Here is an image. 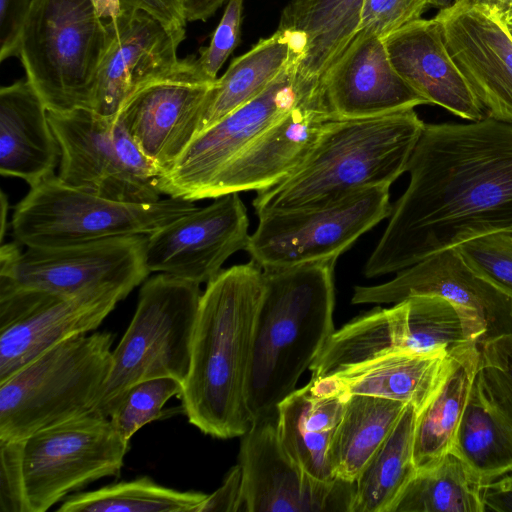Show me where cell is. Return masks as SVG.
<instances>
[{"mask_svg": "<svg viewBox=\"0 0 512 512\" xmlns=\"http://www.w3.org/2000/svg\"><path fill=\"white\" fill-rule=\"evenodd\" d=\"M147 235H128L58 246L27 247L0 281L71 296L103 287L131 292L144 282Z\"/></svg>", "mask_w": 512, "mask_h": 512, "instance_id": "cell-15", "label": "cell"}, {"mask_svg": "<svg viewBox=\"0 0 512 512\" xmlns=\"http://www.w3.org/2000/svg\"><path fill=\"white\" fill-rule=\"evenodd\" d=\"M417 413L407 404L392 432L356 478L350 512H392L417 473L413 457Z\"/></svg>", "mask_w": 512, "mask_h": 512, "instance_id": "cell-32", "label": "cell"}, {"mask_svg": "<svg viewBox=\"0 0 512 512\" xmlns=\"http://www.w3.org/2000/svg\"><path fill=\"white\" fill-rule=\"evenodd\" d=\"M486 116L512 124V36L494 9L455 0L434 17Z\"/></svg>", "mask_w": 512, "mask_h": 512, "instance_id": "cell-18", "label": "cell"}, {"mask_svg": "<svg viewBox=\"0 0 512 512\" xmlns=\"http://www.w3.org/2000/svg\"><path fill=\"white\" fill-rule=\"evenodd\" d=\"M201 295L200 284L165 273L144 282L92 413L109 418L141 381L170 377L184 383Z\"/></svg>", "mask_w": 512, "mask_h": 512, "instance_id": "cell-7", "label": "cell"}, {"mask_svg": "<svg viewBox=\"0 0 512 512\" xmlns=\"http://www.w3.org/2000/svg\"><path fill=\"white\" fill-rule=\"evenodd\" d=\"M226 0H179L186 22L206 21Z\"/></svg>", "mask_w": 512, "mask_h": 512, "instance_id": "cell-47", "label": "cell"}, {"mask_svg": "<svg viewBox=\"0 0 512 512\" xmlns=\"http://www.w3.org/2000/svg\"><path fill=\"white\" fill-rule=\"evenodd\" d=\"M409 183L369 256L367 278L397 273L437 252L512 232V124L491 117L424 124Z\"/></svg>", "mask_w": 512, "mask_h": 512, "instance_id": "cell-1", "label": "cell"}, {"mask_svg": "<svg viewBox=\"0 0 512 512\" xmlns=\"http://www.w3.org/2000/svg\"><path fill=\"white\" fill-rule=\"evenodd\" d=\"M298 58L293 34L278 28L233 59L208 93L198 133L257 97L286 69L297 65Z\"/></svg>", "mask_w": 512, "mask_h": 512, "instance_id": "cell-29", "label": "cell"}, {"mask_svg": "<svg viewBox=\"0 0 512 512\" xmlns=\"http://www.w3.org/2000/svg\"><path fill=\"white\" fill-rule=\"evenodd\" d=\"M428 6H433L439 10L448 8L453 2L452 0H427Z\"/></svg>", "mask_w": 512, "mask_h": 512, "instance_id": "cell-51", "label": "cell"}, {"mask_svg": "<svg viewBox=\"0 0 512 512\" xmlns=\"http://www.w3.org/2000/svg\"><path fill=\"white\" fill-rule=\"evenodd\" d=\"M427 7V0H364L359 30L383 38L421 18Z\"/></svg>", "mask_w": 512, "mask_h": 512, "instance_id": "cell-41", "label": "cell"}, {"mask_svg": "<svg viewBox=\"0 0 512 512\" xmlns=\"http://www.w3.org/2000/svg\"><path fill=\"white\" fill-rule=\"evenodd\" d=\"M438 295L462 307L489 330L510 331L512 296L477 273L457 247L446 249L373 286H356L353 304H395L417 295Z\"/></svg>", "mask_w": 512, "mask_h": 512, "instance_id": "cell-20", "label": "cell"}, {"mask_svg": "<svg viewBox=\"0 0 512 512\" xmlns=\"http://www.w3.org/2000/svg\"><path fill=\"white\" fill-rule=\"evenodd\" d=\"M0 512H29L23 472V440L0 439Z\"/></svg>", "mask_w": 512, "mask_h": 512, "instance_id": "cell-42", "label": "cell"}, {"mask_svg": "<svg viewBox=\"0 0 512 512\" xmlns=\"http://www.w3.org/2000/svg\"><path fill=\"white\" fill-rule=\"evenodd\" d=\"M242 14L243 0H229L210 44L199 50V65L212 80L240 42Z\"/></svg>", "mask_w": 512, "mask_h": 512, "instance_id": "cell-40", "label": "cell"}, {"mask_svg": "<svg viewBox=\"0 0 512 512\" xmlns=\"http://www.w3.org/2000/svg\"><path fill=\"white\" fill-rule=\"evenodd\" d=\"M415 108L367 118H333L300 166L256 192L257 216L314 206L359 190L390 187L404 172L424 128Z\"/></svg>", "mask_w": 512, "mask_h": 512, "instance_id": "cell-4", "label": "cell"}, {"mask_svg": "<svg viewBox=\"0 0 512 512\" xmlns=\"http://www.w3.org/2000/svg\"><path fill=\"white\" fill-rule=\"evenodd\" d=\"M407 349L451 352L470 341L481 342L488 328L468 311L438 295L406 299Z\"/></svg>", "mask_w": 512, "mask_h": 512, "instance_id": "cell-35", "label": "cell"}, {"mask_svg": "<svg viewBox=\"0 0 512 512\" xmlns=\"http://www.w3.org/2000/svg\"><path fill=\"white\" fill-rule=\"evenodd\" d=\"M61 149L48 109L26 78L0 89V173L30 188L55 175Z\"/></svg>", "mask_w": 512, "mask_h": 512, "instance_id": "cell-25", "label": "cell"}, {"mask_svg": "<svg viewBox=\"0 0 512 512\" xmlns=\"http://www.w3.org/2000/svg\"><path fill=\"white\" fill-rule=\"evenodd\" d=\"M122 9L146 11L167 25L185 26L179 0H120Z\"/></svg>", "mask_w": 512, "mask_h": 512, "instance_id": "cell-46", "label": "cell"}, {"mask_svg": "<svg viewBox=\"0 0 512 512\" xmlns=\"http://www.w3.org/2000/svg\"><path fill=\"white\" fill-rule=\"evenodd\" d=\"M450 451L482 481L512 468V437L489 409L476 379Z\"/></svg>", "mask_w": 512, "mask_h": 512, "instance_id": "cell-36", "label": "cell"}, {"mask_svg": "<svg viewBox=\"0 0 512 512\" xmlns=\"http://www.w3.org/2000/svg\"><path fill=\"white\" fill-rule=\"evenodd\" d=\"M193 201L168 197L126 203L63 183L55 174L15 206L12 233L26 247H58L128 235H149L195 210Z\"/></svg>", "mask_w": 512, "mask_h": 512, "instance_id": "cell-8", "label": "cell"}, {"mask_svg": "<svg viewBox=\"0 0 512 512\" xmlns=\"http://www.w3.org/2000/svg\"><path fill=\"white\" fill-rule=\"evenodd\" d=\"M333 118L323 95L300 101L228 162L200 200L278 184L300 166Z\"/></svg>", "mask_w": 512, "mask_h": 512, "instance_id": "cell-21", "label": "cell"}, {"mask_svg": "<svg viewBox=\"0 0 512 512\" xmlns=\"http://www.w3.org/2000/svg\"><path fill=\"white\" fill-rule=\"evenodd\" d=\"M406 406L403 402L376 396L348 395L330 448L337 478L355 482L392 432Z\"/></svg>", "mask_w": 512, "mask_h": 512, "instance_id": "cell-31", "label": "cell"}, {"mask_svg": "<svg viewBox=\"0 0 512 512\" xmlns=\"http://www.w3.org/2000/svg\"><path fill=\"white\" fill-rule=\"evenodd\" d=\"M31 0H0V61L15 57L22 22Z\"/></svg>", "mask_w": 512, "mask_h": 512, "instance_id": "cell-43", "label": "cell"}, {"mask_svg": "<svg viewBox=\"0 0 512 512\" xmlns=\"http://www.w3.org/2000/svg\"><path fill=\"white\" fill-rule=\"evenodd\" d=\"M207 494L179 491L147 476L121 481L64 499L58 512H197Z\"/></svg>", "mask_w": 512, "mask_h": 512, "instance_id": "cell-34", "label": "cell"}, {"mask_svg": "<svg viewBox=\"0 0 512 512\" xmlns=\"http://www.w3.org/2000/svg\"><path fill=\"white\" fill-rule=\"evenodd\" d=\"M97 14L104 20L115 18L121 11L120 0H91Z\"/></svg>", "mask_w": 512, "mask_h": 512, "instance_id": "cell-48", "label": "cell"}, {"mask_svg": "<svg viewBox=\"0 0 512 512\" xmlns=\"http://www.w3.org/2000/svg\"><path fill=\"white\" fill-rule=\"evenodd\" d=\"M129 293L103 287L61 296L0 281V383L58 343L97 329Z\"/></svg>", "mask_w": 512, "mask_h": 512, "instance_id": "cell-12", "label": "cell"}, {"mask_svg": "<svg viewBox=\"0 0 512 512\" xmlns=\"http://www.w3.org/2000/svg\"><path fill=\"white\" fill-rule=\"evenodd\" d=\"M263 289L250 260L222 269L201 295L179 398L188 421L211 437H241L253 423L247 381Z\"/></svg>", "mask_w": 512, "mask_h": 512, "instance_id": "cell-2", "label": "cell"}, {"mask_svg": "<svg viewBox=\"0 0 512 512\" xmlns=\"http://www.w3.org/2000/svg\"><path fill=\"white\" fill-rule=\"evenodd\" d=\"M510 321H511L510 332H512V308H511V313H510Z\"/></svg>", "mask_w": 512, "mask_h": 512, "instance_id": "cell-53", "label": "cell"}, {"mask_svg": "<svg viewBox=\"0 0 512 512\" xmlns=\"http://www.w3.org/2000/svg\"><path fill=\"white\" fill-rule=\"evenodd\" d=\"M484 512H512V468L482 481Z\"/></svg>", "mask_w": 512, "mask_h": 512, "instance_id": "cell-45", "label": "cell"}, {"mask_svg": "<svg viewBox=\"0 0 512 512\" xmlns=\"http://www.w3.org/2000/svg\"><path fill=\"white\" fill-rule=\"evenodd\" d=\"M239 512L242 511V473L239 464L226 474L222 485L207 495L197 512Z\"/></svg>", "mask_w": 512, "mask_h": 512, "instance_id": "cell-44", "label": "cell"}, {"mask_svg": "<svg viewBox=\"0 0 512 512\" xmlns=\"http://www.w3.org/2000/svg\"><path fill=\"white\" fill-rule=\"evenodd\" d=\"M296 68L292 65L257 97L198 133L172 167L158 176L161 194L200 200L228 162L302 101L295 86Z\"/></svg>", "mask_w": 512, "mask_h": 512, "instance_id": "cell-16", "label": "cell"}, {"mask_svg": "<svg viewBox=\"0 0 512 512\" xmlns=\"http://www.w3.org/2000/svg\"><path fill=\"white\" fill-rule=\"evenodd\" d=\"M481 477L454 451L417 471L392 512H484Z\"/></svg>", "mask_w": 512, "mask_h": 512, "instance_id": "cell-33", "label": "cell"}, {"mask_svg": "<svg viewBox=\"0 0 512 512\" xmlns=\"http://www.w3.org/2000/svg\"><path fill=\"white\" fill-rule=\"evenodd\" d=\"M464 260L481 276L512 296V237L494 233L457 246Z\"/></svg>", "mask_w": 512, "mask_h": 512, "instance_id": "cell-39", "label": "cell"}, {"mask_svg": "<svg viewBox=\"0 0 512 512\" xmlns=\"http://www.w3.org/2000/svg\"><path fill=\"white\" fill-rule=\"evenodd\" d=\"M247 209L239 193H229L147 235L148 270L208 283L234 253L246 250Z\"/></svg>", "mask_w": 512, "mask_h": 512, "instance_id": "cell-17", "label": "cell"}, {"mask_svg": "<svg viewBox=\"0 0 512 512\" xmlns=\"http://www.w3.org/2000/svg\"><path fill=\"white\" fill-rule=\"evenodd\" d=\"M511 237H512V232L510 233Z\"/></svg>", "mask_w": 512, "mask_h": 512, "instance_id": "cell-54", "label": "cell"}, {"mask_svg": "<svg viewBox=\"0 0 512 512\" xmlns=\"http://www.w3.org/2000/svg\"><path fill=\"white\" fill-rule=\"evenodd\" d=\"M335 118L381 116L427 104L395 70L382 38L359 30L320 85Z\"/></svg>", "mask_w": 512, "mask_h": 512, "instance_id": "cell-22", "label": "cell"}, {"mask_svg": "<svg viewBox=\"0 0 512 512\" xmlns=\"http://www.w3.org/2000/svg\"><path fill=\"white\" fill-rule=\"evenodd\" d=\"M479 344L476 382L489 409L512 437V332L490 335Z\"/></svg>", "mask_w": 512, "mask_h": 512, "instance_id": "cell-37", "label": "cell"}, {"mask_svg": "<svg viewBox=\"0 0 512 512\" xmlns=\"http://www.w3.org/2000/svg\"><path fill=\"white\" fill-rule=\"evenodd\" d=\"M407 300L377 308L335 330L310 367L311 378H324L407 349Z\"/></svg>", "mask_w": 512, "mask_h": 512, "instance_id": "cell-30", "label": "cell"}, {"mask_svg": "<svg viewBox=\"0 0 512 512\" xmlns=\"http://www.w3.org/2000/svg\"><path fill=\"white\" fill-rule=\"evenodd\" d=\"M382 40L395 70L427 104L467 121L486 116L451 57L435 18L414 20Z\"/></svg>", "mask_w": 512, "mask_h": 512, "instance_id": "cell-23", "label": "cell"}, {"mask_svg": "<svg viewBox=\"0 0 512 512\" xmlns=\"http://www.w3.org/2000/svg\"><path fill=\"white\" fill-rule=\"evenodd\" d=\"M182 388L180 381L170 377L153 378L131 386L109 417L112 426L129 443L140 428L167 413L164 405L173 396L179 397Z\"/></svg>", "mask_w": 512, "mask_h": 512, "instance_id": "cell-38", "label": "cell"}, {"mask_svg": "<svg viewBox=\"0 0 512 512\" xmlns=\"http://www.w3.org/2000/svg\"><path fill=\"white\" fill-rule=\"evenodd\" d=\"M506 24H507L508 30H509V32H510V34L512 36V20L506 22Z\"/></svg>", "mask_w": 512, "mask_h": 512, "instance_id": "cell-52", "label": "cell"}, {"mask_svg": "<svg viewBox=\"0 0 512 512\" xmlns=\"http://www.w3.org/2000/svg\"><path fill=\"white\" fill-rule=\"evenodd\" d=\"M8 210V200L4 192H2L1 195V211H2V220H1V240H3L5 236V230H6V213Z\"/></svg>", "mask_w": 512, "mask_h": 512, "instance_id": "cell-50", "label": "cell"}, {"mask_svg": "<svg viewBox=\"0 0 512 512\" xmlns=\"http://www.w3.org/2000/svg\"><path fill=\"white\" fill-rule=\"evenodd\" d=\"M61 149L58 178L71 187L126 203L160 200V175L122 121L91 110L48 111Z\"/></svg>", "mask_w": 512, "mask_h": 512, "instance_id": "cell-9", "label": "cell"}, {"mask_svg": "<svg viewBox=\"0 0 512 512\" xmlns=\"http://www.w3.org/2000/svg\"><path fill=\"white\" fill-rule=\"evenodd\" d=\"M107 39L91 0L30 1L16 57L48 111L92 109Z\"/></svg>", "mask_w": 512, "mask_h": 512, "instance_id": "cell-5", "label": "cell"}, {"mask_svg": "<svg viewBox=\"0 0 512 512\" xmlns=\"http://www.w3.org/2000/svg\"><path fill=\"white\" fill-rule=\"evenodd\" d=\"M470 2L496 10L506 22L512 20V0H470Z\"/></svg>", "mask_w": 512, "mask_h": 512, "instance_id": "cell-49", "label": "cell"}, {"mask_svg": "<svg viewBox=\"0 0 512 512\" xmlns=\"http://www.w3.org/2000/svg\"><path fill=\"white\" fill-rule=\"evenodd\" d=\"M364 0H291L279 29L290 31L299 59L295 86L303 100L320 95V85L360 29Z\"/></svg>", "mask_w": 512, "mask_h": 512, "instance_id": "cell-24", "label": "cell"}, {"mask_svg": "<svg viewBox=\"0 0 512 512\" xmlns=\"http://www.w3.org/2000/svg\"><path fill=\"white\" fill-rule=\"evenodd\" d=\"M107 45L98 69L94 113L115 120L132 92L171 69L185 27L167 25L138 9H122L106 20Z\"/></svg>", "mask_w": 512, "mask_h": 512, "instance_id": "cell-19", "label": "cell"}, {"mask_svg": "<svg viewBox=\"0 0 512 512\" xmlns=\"http://www.w3.org/2000/svg\"><path fill=\"white\" fill-rule=\"evenodd\" d=\"M242 511L350 512L355 482L308 475L284 448L278 415L253 421L241 436Z\"/></svg>", "mask_w": 512, "mask_h": 512, "instance_id": "cell-14", "label": "cell"}, {"mask_svg": "<svg viewBox=\"0 0 512 512\" xmlns=\"http://www.w3.org/2000/svg\"><path fill=\"white\" fill-rule=\"evenodd\" d=\"M334 260L262 269L247 381L252 421L274 416L334 330Z\"/></svg>", "mask_w": 512, "mask_h": 512, "instance_id": "cell-3", "label": "cell"}, {"mask_svg": "<svg viewBox=\"0 0 512 512\" xmlns=\"http://www.w3.org/2000/svg\"><path fill=\"white\" fill-rule=\"evenodd\" d=\"M215 81L204 74L198 57L189 55L124 102L118 118L160 174L172 167L197 135Z\"/></svg>", "mask_w": 512, "mask_h": 512, "instance_id": "cell-13", "label": "cell"}, {"mask_svg": "<svg viewBox=\"0 0 512 512\" xmlns=\"http://www.w3.org/2000/svg\"><path fill=\"white\" fill-rule=\"evenodd\" d=\"M129 449L109 418L89 413L23 439L29 512H45L71 492L119 475Z\"/></svg>", "mask_w": 512, "mask_h": 512, "instance_id": "cell-11", "label": "cell"}, {"mask_svg": "<svg viewBox=\"0 0 512 512\" xmlns=\"http://www.w3.org/2000/svg\"><path fill=\"white\" fill-rule=\"evenodd\" d=\"M480 342L450 352L442 381L417 413L413 457L417 471L437 464L453 447L480 364Z\"/></svg>", "mask_w": 512, "mask_h": 512, "instance_id": "cell-27", "label": "cell"}, {"mask_svg": "<svg viewBox=\"0 0 512 512\" xmlns=\"http://www.w3.org/2000/svg\"><path fill=\"white\" fill-rule=\"evenodd\" d=\"M114 334H81L46 350L0 383V439L23 440L92 413L112 362Z\"/></svg>", "mask_w": 512, "mask_h": 512, "instance_id": "cell-6", "label": "cell"}, {"mask_svg": "<svg viewBox=\"0 0 512 512\" xmlns=\"http://www.w3.org/2000/svg\"><path fill=\"white\" fill-rule=\"evenodd\" d=\"M449 356L447 351L401 349L329 377L345 394L391 399L419 412L442 381Z\"/></svg>", "mask_w": 512, "mask_h": 512, "instance_id": "cell-28", "label": "cell"}, {"mask_svg": "<svg viewBox=\"0 0 512 512\" xmlns=\"http://www.w3.org/2000/svg\"><path fill=\"white\" fill-rule=\"evenodd\" d=\"M390 187L258 216L246 251L261 269L334 260L391 213Z\"/></svg>", "mask_w": 512, "mask_h": 512, "instance_id": "cell-10", "label": "cell"}, {"mask_svg": "<svg viewBox=\"0 0 512 512\" xmlns=\"http://www.w3.org/2000/svg\"><path fill=\"white\" fill-rule=\"evenodd\" d=\"M347 397L330 377L311 378L278 406V429L284 448L316 480L332 483L338 479L330 448Z\"/></svg>", "mask_w": 512, "mask_h": 512, "instance_id": "cell-26", "label": "cell"}]
</instances>
